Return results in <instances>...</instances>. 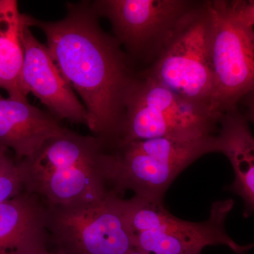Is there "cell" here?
Returning a JSON list of instances; mask_svg holds the SVG:
<instances>
[{"label": "cell", "instance_id": "obj_1", "mask_svg": "<svg viewBox=\"0 0 254 254\" xmlns=\"http://www.w3.org/2000/svg\"><path fill=\"white\" fill-rule=\"evenodd\" d=\"M28 21L46 35L50 55L86 108L93 136L105 145L118 141L138 73L115 37L100 27L93 4L68 3L59 21Z\"/></svg>", "mask_w": 254, "mask_h": 254}, {"label": "cell", "instance_id": "obj_2", "mask_svg": "<svg viewBox=\"0 0 254 254\" xmlns=\"http://www.w3.org/2000/svg\"><path fill=\"white\" fill-rule=\"evenodd\" d=\"M109 161V152L98 138L66 128L33 158L16 163L24 190L46 205H61L98 199L113 191Z\"/></svg>", "mask_w": 254, "mask_h": 254}, {"label": "cell", "instance_id": "obj_3", "mask_svg": "<svg viewBox=\"0 0 254 254\" xmlns=\"http://www.w3.org/2000/svg\"><path fill=\"white\" fill-rule=\"evenodd\" d=\"M110 153L112 187L123 195L163 202L165 192L190 164L210 153H217L216 135L191 141L155 138L117 142L107 146Z\"/></svg>", "mask_w": 254, "mask_h": 254}, {"label": "cell", "instance_id": "obj_4", "mask_svg": "<svg viewBox=\"0 0 254 254\" xmlns=\"http://www.w3.org/2000/svg\"><path fill=\"white\" fill-rule=\"evenodd\" d=\"M127 224L135 250L148 254H200L209 246L224 245L236 254H245L254 244L240 245L225 230L234 200L214 202L208 220L192 222L172 215L163 202L150 201L133 195L124 199Z\"/></svg>", "mask_w": 254, "mask_h": 254}, {"label": "cell", "instance_id": "obj_5", "mask_svg": "<svg viewBox=\"0 0 254 254\" xmlns=\"http://www.w3.org/2000/svg\"><path fill=\"white\" fill-rule=\"evenodd\" d=\"M219 122L210 110L140 72L127 99L123 134L117 142L155 138L191 141L216 134Z\"/></svg>", "mask_w": 254, "mask_h": 254}, {"label": "cell", "instance_id": "obj_6", "mask_svg": "<svg viewBox=\"0 0 254 254\" xmlns=\"http://www.w3.org/2000/svg\"><path fill=\"white\" fill-rule=\"evenodd\" d=\"M123 200L113 190L89 201L46 205L50 244L64 254H128L134 247Z\"/></svg>", "mask_w": 254, "mask_h": 254}, {"label": "cell", "instance_id": "obj_7", "mask_svg": "<svg viewBox=\"0 0 254 254\" xmlns=\"http://www.w3.org/2000/svg\"><path fill=\"white\" fill-rule=\"evenodd\" d=\"M210 34L208 1H198L178 25L156 60L142 72L215 115Z\"/></svg>", "mask_w": 254, "mask_h": 254}, {"label": "cell", "instance_id": "obj_8", "mask_svg": "<svg viewBox=\"0 0 254 254\" xmlns=\"http://www.w3.org/2000/svg\"><path fill=\"white\" fill-rule=\"evenodd\" d=\"M208 4L212 111L220 118L237 109L240 100L254 90V28L237 18L230 1H208Z\"/></svg>", "mask_w": 254, "mask_h": 254}, {"label": "cell", "instance_id": "obj_9", "mask_svg": "<svg viewBox=\"0 0 254 254\" xmlns=\"http://www.w3.org/2000/svg\"><path fill=\"white\" fill-rule=\"evenodd\" d=\"M198 3L188 0H100L93 6L98 16L109 20L115 39L125 48L131 63L139 60L152 64L182 19Z\"/></svg>", "mask_w": 254, "mask_h": 254}, {"label": "cell", "instance_id": "obj_10", "mask_svg": "<svg viewBox=\"0 0 254 254\" xmlns=\"http://www.w3.org/2000/svg\"><path fill=\"white\" fill-rule=\"evenodd\" d=\"M30 27L28 19L22 32L25 91L28 95H34L58 120L87 126L88 115L84 105L62 74L48 47L38 41Z\"/></svg>", "mask_w": 254, "mask_h": 254}, {"label": "cell", "instance_id": "obj_11", "mask_svg": "<svg viewBox=\"0 0 254 254\" xmlns=\"http://www.w3.org/2000/svg\"><path fill=\"white\" fill-rule=\"evenodd\" d=\"M66 129L51 113L21 100L0 96V151L15 161L33 158L50 138Z\"/></svg>", "mask_w": 254, "mask_h": 254}, {"label": "cell", "instance_id": "obj_12", "mask_svg": "<svg viewBox=\"0 0 254 254\" xmlns=\"http://www.w3.org/2000/svg\"><path fill=\"white\" fill-rule=\"evenodd\" d=\"M46 204L23 190L0 203V254H46L50 242Z\"/></svg>", "mask_w": 254, "mask_h": 254}, {"label": "cell", "instance_id": "obj_13", "mask_svg": "<svg viewBox=\"0 0 254 254\" xmlns=\"http://www.w3.org/2000/svg\"><path fill=\"white\" fill-rule=\"evenodd\" d=\"M238 110L224 114L216 133L217 153L231 163L235 181L230 190L245 201L246 217L254 213V137Z\"/></svg>", "mask_w": 254, "mask_h": 254}, {"label": "cell", "instance_id": "obj_14", "mask_svg": "<svg viewBox=\"0 0 254 254\" xmlns=\"http://www.w3.org/2000/svg\"><path fill=\"white\" fill-rule=\"evenodd\" d=\"M28 15L18 10L16 0H0V88L12 99L27 100L22 81L23 28Z\"/></svg>", "mask_w": 254, "mask_h": 254}, {"label": "cell", "instance_id": "obj_15", "mask_svg": "<svg viewBox=\"0 0 254 254\" xmlns=\"http://www.w3.org/2000/svg\"><path fill=\"white\" fill-rule=\"evenodd\" d=\"M23 186L17 163L8 152L0 155V203L23 192Z\"/></svg>", "mask_w": 254, "mask_h": 254}, {"label": "cell", "instance_id": "obj_16", "mask_svg": "<svg viewBox=\"0 0 254 254\" xmlns=\"http://www.w3.org/2000/svg\"><path fill=\"white\" fill-rule=\"evenodd\" d=\"M237 18L247 26L254 28V1H230Z\"/></svg>", "mask_w": 254, "mask_h": 254}, {"label": "cell", "instance_id": "obj_17", "mask_svg": "<svg viewBox=\"0 0 254 254\" xmlns=\"http://www.w3.org/2000/svg\"><path fill=\"white\" fill-rule=\"evenodd\" d=\"M237 109L246 120L254 125V90L244 96L237 105Z\"/></svg>", "mask_w": 254, "mask_h": 254}, {"label": "cell", "instance_id": "obj_18", "mask_svg": "<svg viewBox=\"0 0 254 254\" xmlns=\"http://www.w3.org/2000/svg\"><path fill=\"white\" fill-rule=\"evenodd\" d=\"M46 254H64L63 253V252H61V251L58 250H50L49 252H48V253Z\"/></svg>", "mask_w": 254, "mask_h": 254}, {"label": "cell", "instance_id": "obj_19", "mask_svg": "<svg viewBox=\"0 0 254 254\" xmlns=\"http://www.w3.org/2000/svg\"><path fill=\"white\" fill-rule=\"evenodd\" d=\"M128 254H145L143 253V252H140V251L135 250V249H133V250H131V252H129Z\"/></svg>", "mask_w": 254, "mask_h": 254}, {"label": "cell", "instance_id": "obj_20", "mask_svg": "<svg viewBox=\"0 0 254 254\" xmlns=\"http://www.w3.org/2000/svg\"><path fill=\"white\" fill-rule=\"evenodd\" d=\"M3 151H0V155H1V153H2Z\"/></svg>", "mask_w": 254, "mask_h": 254}, {"label": "cell", "instance_id": "obj_21", "mask_svg": "<svg viewBox=\"0 0 254 254\" xmlns=\"http://www.w3.org/2000/svg\"><path fill=\"white\" fill-rule=\"evenodd\" d=\"M0 96H1V95H0Z\"/></svg>", "mask_w": 254, "mask_h": 254}]
</instances>
